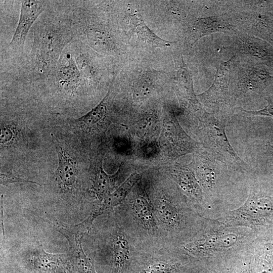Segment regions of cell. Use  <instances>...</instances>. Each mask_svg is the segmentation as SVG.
<instances>
[{
    "label": "cell",
    "mask_w": 273,
    "mask_h": 273,
    "mask_svg": "<svg viewBox=\"0 0 273 273\" xmlns=\"http://www.w3.org/2000/svg\"><path fill=\"white\" fill-rule=\"evenodd\" d=\"M257 233L245 226H227L217 219H208L205 228L183 249L200 269L211 262L249 247Z\"/></svg>",
    "instance_id": "1"
},
{
    "label": "cell",
    "mask_w": 273,
    "mask_h": 273,
    "mask_svg": "<svg viewBox=\"0 0 273 273\" xmlns=\"http://www.w3.org/2000/svg\"><path fill=\"white\" fill-rule=\"evenodd\" d=\"M253 175L248 176V192L238 208L217 219L227 226H245L257 236L273 232V187Z\"/></svg>",
    "instance_id": "2"
},
{
    "label": "cell",
    "mask_w": 273,
    "mask_h": 273,
    "mask_svg": "<svg viewBox=\"0 0 273 273\" xmlns=\"http://www.w3.org/2000/svg\"><path fill=\"white\" fill-rule=\"evenodd\" d=\"M198 134L201 144L210 153L228 164L247 173V167L231 146L225 132L226 119L218 118L204 109L198 113Z\"/></svg>",
    "instance_id": "3"
},
{
    "label": "cell",
    "mask_w": 273,
    "mask_h": 273,
    "mask_svg": "<svg viewBox=\"0 0 273 273\" xmlns=\"http://www.w3.org/2000/svg\"><path fill=\"white\" fill-rule=\"evenodd\" d=\"M71 30L66 25H49L37 33L34 40L35 65L41 74L55 67L64 49L72 38Z\"/></svg>",
    "instance_id": "4"
},
{
    "label": "cell",
    "mask_w": 273,
    "mask_h": 273,
    "mask_svg": "<svg viewBox=\"0 0 273 273\" xmlns=\"http://www.w3.org/2000/svg\"><path fill=\"white\" fill-rule=\"evenodd\" d=\"M20 273H72L70 253L51 254L37 244L25 251L14 264Z\"/></svg>",
    "instance_id": "5"
},
{
    "label": "cell",
    "mask_w": 273,
    "mask_h": 273,
    "mask_svg": "<svg viewBox=\"0 0 273 273\" xmlns=\"http://www.w3.org/2000/svg\"><path fill=\"white\" fill-rule=\"evenodd\" d=\"M273 81L269 67L259 64L241 69L236 79H232L230 104L232 107L238 101L259 96Z\"/></svg>",
    "instance_id": "6"
},
{
    "label": "cell",
    "mask_w": 273,
    "mask_h": 273,
    "mask_svg": "<svg viewBox=\"0 0 273 273\" xmlns=\"http://www.w3.org/2000/svg\"><path fill=\"white\" fill-rule=\"evenodd\" d=\"M232 57L217 68L211 85L204 92L197 95L200 103L218 112L230 107V90L232 81Z\"/></svg>",
    "instance_id": "7"
},
{
    "label": "cell",
    "mask_w": 273,
    "mask_h": 273,
    "mask_svg": "<svg viewBox=\"0 0 273 273\" xmlns=\"http://www.w3.org/2000/svg\"><path fill=\"white\" fill-rule=\"evenodd\" d=\"M161 145L166 154L174 159L193 152L199 147L198 143L183 130L173 113L167 115L164 120Z\"/></svg>",
    "instance_id": "8"
},
{
    "label": "cell",
    "mask_w": 273,
    "mask_h": 273,
    "mask_svg": "<svg viewBox=\"0 0 273 273\" xmlns=\"http://www.w3.org/2000/svg\"><path fill=\"white\" fill-rule=\"evenodd\" d=\"M251 246L212 261L200 269L201 273H254Z\"/></svg>",
    "instance_id": "9"
},
{
    "label": "cell",
    "mask_w": 273,
    "mask_h": 273,
    "mask_svg": "<svg viewBox=\"0 0 273 273\" xmlns=\"http://www.w3.org/2000/svg\"><path fill=\"white\" fill-rule=\"evenodd\" d=\"M170 174L185 194L197 205L204 217L203 195L192 169L176 163L170 168Z\"/></svg>",
    "instance_id": "10"
},
{
    "label": "cell",
    "mask_w": 273,
    "mask_h": 273,
    "mask_svg": "<svg viewBox=\"0 0 273 273\" xmlns=\"http://www.w3.org/2000/svg\"><path fill=\"white\" fill-rule=\"evenodd\" d=\"M44 9L43 2L32 0L21 1L19 19L10 42L11 46L20 47L24 43L31 27Z\"/></svg>",
    "instance_id": "11"
},
{
    "label": "cell",
    "mask_w": 273,
    "mask_h": 273,
    "mask_svg": "<svg viewBox=\"0 0 273 273\" xmlns=\"http://www.w3.org/2000/svg\"><path fill=\"white\" fill-rule=\"evenodd\" d=\"M235 49L259 60L261 64L273 68V46L259 38L247 34L238 35Z\"/></svg>",
    "instance_id": "12"
},
{
    "label": "cell",
    "mask_w": 273,
    "mask_h": 273,
    "mask_svg": "<svg viewBox=\"0 0 273 273\" xmlns=\"http://www.w3.org/2000/svg\"><path fill=\"white\" fill-rule=\"evenodd\" d=\"M251 246L254 273H273V233L257 236Z\"/></svg>",
    "instance_id": "13"
},
{
    "label": "cell",
    "mask_w": 273,
    "mask_h": 273,
    "mask_svg": "<svg viewBox=\"0 0 273 273\" xmlns=\"http://www.w3.org/2000/svg\"><path fill=\"white\" fill-rule=\"evenodd\" d=\"M175 82L177 94L185 105L199 112L202 108L194 90L193 79L183 61L176 73Z\"/></svg>",
    "instance_id": "14"
},
{
    "label": "cell",
    "mask_w": 273,
    "mask_h": 273,
    "mask_svg": "<svg viewBox=\"0 0 273 273\" xmlns=\"http://www.w3.org/2000/svg\"><path fill=\"white\" fill-rule=\"evenodd\" d=\"M58 165L55 171L56 181L62 189L67 192L71 190L75 185L78 175L75 162L61 147L57 148Z\"/></svg>",
    "instance_id": "15"
},
{
    "label": "cell",
    "mask_w": 273,
    "mask_h": 273,
    "mask_svg": "<svg viewBox=\"0 0 273 273\" xmlns=\"http://www.w3.org/2000/svg\"><path fill=\"white\" fill-rule=\"evenodd\" d=\"M132 30L142 42L154 47L164 48L171 46L172 42L158 36L145 24L141 15L133 14L129 16Z\"/></svg>",
    "instance_id": "16"
},
{
    "label": "cell",
    "mask_w": 273,
    "mask_h": 273,
    "mask_svg": "<svg viewBox=\"0 0 273 273\" xmlns=\"http://www.w3.org/2000/svg\"><path fill=\"white\" fill-rule=\"evenodd\" d=\"M234 27L223 18L214 16L198 18L193 25V29L198 33L197 40L204 36L230 30Z\"/></svg>",
    "instance_id": "17"
},
{
    "label": "cell",
    "mask_w": 273,
    "mask_h": 273,
    "mask_svg": "<svg viewBox=\"0 0 273 273\" xmlns=\"http://www.w3.org/2000/svg\"><path fill=\"white\" fill-rule=\"evenodd\" d=\"M139 179V175L137 173L131 174L115 191L106 196L100 206L95 210L100 216L105 211L114 208L124 200Z\"/></svg>",
    "instance_id": "18"
},
{
    "label": "cell",
    "mask_w": 273,
    "mask_h": 273,
    "mask_svg": "<svg viewBox=\"0 0 273 273\" xmlns=\"http://www.w3.org/2000/svg\"><path fill=\"white\" fill-rule=\"evenodd\" d=\"M57 78L62 85L73 86L79 81L80 72L73 57L65 54L60 59L57 70Z\"/></svg>",
    "instance_id": "19"
},
{
    "label": "cell",
    "mask_w": 273,
    "mask_h": 273,
    "mask_svg": "<svg viewBox=\"0 0 273 273\" xmlns=\"http://www.w3.org/2000/svg\"><path fill=\"white\" fill-rule=\"evenodd\" d=\"M113 255L111 259L110 273H124L129 260V246L127 241L118 236L113 243Z\"/></svg>",
    "instance_id": "20"
},
{
    "label": "cell",
    "mask_w": 273,
    "mask_h": 273,
    "mask_svg": "<svg viewBox=\"0 0 273 273\" xmlns=\"http://www.w3.org/2000/svg\"><path fill=\"white\" fill-rule=\"evenodd\" d=\"M158 215L163 222L175 229L181 228L184 222H185L182 210L167 200H162L160 202Z\"/></svg>",
    "instance_id": "21"
},
{
    "label": "cell",
    "mask_w": 273,
    "mask_h": 273,
    "mask_svg": "<svg viewBox=\"0 0 273 273\" xmlns=\"http://www.w3.org/2000/svg\"><path fill=\"white\" fill-rule=\"evenodd\" d=\"M85 33L89 45L95 50L110 52L114 49L115 45L113 39L105 30L92 27L87 28Z\"/></svg>",
    "instance_id": "22"
},
{
    "label": "cell",
    "mask_w": 273,
    "mask_h": 273,
    "mask_svg": "<svg viewBox=\"0 0 273 273\" xmlns=\"http://www.w3.org/2000/svg\"><path fill=\"white\" fill-rule=\"evenodd\" d=\"M72 257V273H97L94 260L84 253L82 243L69 247Z\"/></svg>",
    "instance_id": "23"
},
{
    "label": "cell",
    "mask_w": 273,
    "mask_h": 273,
    "mask_svg": "<svg viewBox=\"0 0 273 273\" xmlns=\"http://www.w3.org/2000/svg\"><path fill=\"white\" fill-rule=\"evenodd\" d=\"M251 22L252 27L259 38L273 46V18L268 14H258Z\"/></svg>",
    "instance_id": "24"
},
{
    "label": "cell",
    "mask_w": 273,
    "mask_h": 273,
    "mask_svg": "<svg viewBox=\"0 0 273 273\" xmlns=\"http://www.w3.org/2000/svg\"><path fill=\"white\" fill-rule=\"evenodd\" d=\"M114 187L113 178L107 174L102 168L98 169L93 177L94 190L97 196L104 199L110 194Z\"/></svg>",
    "instance_id": "25"
},
{
    "label": "cell",
    "mask_w": 273,
    "mask_h": 273,
    "mask_svg": "<svg viewBox=\"0 0 273 273\" xmlns=\"http://www.w3.org/2000/svg\"><path fill=\"white\" fill-rule=\"evenodd\" d=\"M133 206L138 216L145 224L149 226L154 225L153 211L149 202L145 198L141 196L136 197Z\"/></svg>",
    "instance_id": "26"
},
{
    "label": "cell",
    "mask_w": 273,
    "mask_h": 273,
    "mask_svg": "<svg viewBox=\"0 0 273 273\" xmlns=\"http://www.w3.org/2000/svg\"><path fill=\"white\" fill-rule=\"evenodd\" d=\"M108 93L103 100L90 111L76 120L77 121L87 125H92L99 122L105 116L107 111L106 99Z\"/></svg>",
    "instance_id": "27"
},
{
    "label": "cell",
    "mask_w": 273,
    "mask_h": 273,
    "mask_svg": "<svg viewBox=\"0 0 273 273\" xmlns=\"http://www.w3.org/2000/svg\"><path fill=\"white\" fill-rule=\"evenodd\" d=\"M153 87V80L148 76L139 78L134 84L133 96L138 100H143L151 93Z\"/></svg>",
    "instance_id": "28"
},
{
    "label": "cell",
    "mask_w": 273,
    "mask_h": 273,
    "mask_svg": "<svg viewBox=\"0 0 273 273\" xmlns=\"http://www.w3.org/2000/svg\"><path fill=\"white\" fill-rule=\"evenodd\" d=\"M267 105L262 109L258 110H247L241 109L240 110L249 115H261L273 117V99L266 98Z\"/></svg>",
    "instance_id": "29"
},
{
    "label": "cell",
    "mask_w": 273,
    "mask_h": 273,
    "mask_svg": "<svg viewBox=\"0 0 273 273\" xmlns=\"http://www.w3.org/2000/svg\"><path fill=\"white\" fill-rule=\"evenodd\" d=\"M15 135L14 129L9 125H3L1 128L0 142L5 145L12 141Z\"/></svg>",
    "instance_id": "30"
},
{
    "label": "cell",
    "mask_w": 273,
    "mask_h": 273,
    "mask_svg": "<svg viewBox=\"0 0 273 273\" xmlns=\"http://www.w3.org/2000/svg\"><path fill=\"white\" fill-rule=\"evenodd\" d=\"M0 178L1 184L3 185H7L9 184L18 182L33 183L39 185L38 183L35 181L21 178L16 177L12 174H5L1 172L0 175Z\"/></svg>",
    "instance_id": "31"
},
{
    "label": "cell",
    "mask_w": 273,
    "mask_h": 273,
    "mask_svg": "<svg viewBox=\"0 0 273 273\" xmlns=\"http://www.w3.org/2000/svg\"><path fill=\"white\" fill-rule=\"evenodd\" d=\"M190 273H201L200 268L197 267L193 269Z\"/></svg>",
    "instance_id": "32"
}]
</instances>
